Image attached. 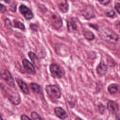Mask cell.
<instances>
[{
  "label": "cell",
  "instance_id": "cell-1",
  "mask_svg": "<svg viewBox=\"0 0 120 120\" xmlns=\"http://www.w3.org/2000/svg\"><path fill=\"white\" fill-rule=\"evenodd\" d=\"M0 87H2L1 89L2 90L3 93L5 94L6 97L8 98L11 102L16 105L20 103V98L17 92L14 91L10 88L5 87L3 84H2V86L1 85Z\"/></svg>",
  "mask_w": 120,
  "mask_h": 120
},
{
  "label": "cell",
  "instance_id": "cell-2",
  "mask_svg": "<svg viewBox=\"0 0 120 120\" xmlns=\"http://www.w3.org/2000/svg\"><path fill=\"white\" fill-rule=\"evenodd\" d=\"M45 90L48 95L54 98H60L61 93L59 89L54 85H48L45 87Z\"/></svg>",
  "mask_w": 120,
  "mask_h": 120
},
{
  "label": "cell",
  "instance_id": "cell-3",
  "mask_svg": "<svg viewBox=\"0 0 120 120\" xmlns=\"http://www.w3.org/2000/svg\"><path fill=\"white\" fill-rule=\"evenodd\" d=\"M99 35L103 39L108 42H116L118 39V36L114 32L110 30H104L100 32Z\"/></svg>",
  "mask_w": 120,
  "mask_h": 120
},
{
  "label": "cell",
  "instance_id": "cell-4",
  "mask_svg": "<svg viewBox=\"0 0 120 120\" xmlns=\"http://www.w3.org/2000/svg\"><path fill=\"white\" fill-rule=\"evenodd\" d=\"M0 76L8 85L10 87L15 86V84L13 78L10 73L7 70H2L0 72Z\"/></svg>",
  "mask_w": 120,
  "mask_h": 120
},
{
  "label": "cell",
  "instance_id": "cell-5",
  "mask_svg": "<svg viewBox=\"0 0 120 120\" xmlns=\"http://www.w3.org/2000/svg\"><path fill=\"white\" fill-rule=\"evenodd\" d=\"M51 24L56 29H60L63 24L62 20L61 17L56 15L52 14L50 17Z\"/></svg>",
  "mask_w": 120,
  "mask_h": 120
},
{
  "label": "cell",
  "instance_id": "cell-6",
  "mask_svg": "<svg viewBox=\"0 0 120 120\" xmlns=\"http://www.w3.org/2000/svg\"><path fill=\"white\" fill-rule=\"evenodd\" d=\"M19 11L26 20H30L33 18L34 15L31 10L24 5H21L19 7Z\"/></svg>",
  "mask_w": 120,
  "mask_h": 120
},
{
  "label": "cell",
  "instance_id": "cell-7",
  "mask_svg": "<svg viewBox=\"0 0 120 120\" xmlns=\"http://www.w3.org/2000/svg\"><path fill=\"white\" fill-rule=\"evenodd\" d=\"M50 72L53 77L60 78L62 76V71L60 68L55 64H52L50 66Z\"/></svg>",
  "mask_w": 120,
  "mask_h": 120
},
{
  "label": "cell",
  "instance_id": "cell-8",
  "mask_svg": "<svg viewBox=\"0 0 120 120\" xmlns=\"http://www.w3.org/2000/svg\"><path fill=\"white\" fill-rule=\"evenodd\" d=\"M22 63L24 68L27 73L33 75L36 74V70L34 67L28 60L23 59L22 60Z\"/></svg>",
  "mask_w": 120,
  "mask_h": 120
},
{
  "label": "cell",
  "instance_id": "cell-9",
  "mask_svg": "<svg viewBox=\"0 0 120 120\" xmlns=\"http://www.w3.org/2000/svg\"><path fill=\"white\" fill-rule=\"evenodd\" d=\"M54 112L56 115L61 119H65L68 117L67 112L63 108L60 107H57L55 108Z\"/></svg>",
  "mask_w": 120,
  "mask_h": 120
},
{
  "label": "cell",
  "instance_id": "cell-10",
  "mask_svg": "<svg viewBox=\"0 0 120 120\" xmlns=\"http://www.w3.org/2000/svg\"><path fill=\"white\" fill-rule=\"evenodd\" d=\"M83 15L87 19H90L94 16V12L93 9L90 7H86L82 11Z\"/></svg>",
  "mask_w": 120,
  "mask_h": 120
},
{
  "label": "cell",
  "instance_id": "cell-11",
  "mask_svg": "<svg viewBox=\"0 0 120 120\" xmlns=\"http://www.w3.org/2000/svg\"><path fill=\"white\" fill-rule=\"evenodd\" d=\"M16 82L19 88L26 94H28L30 93V90L27 84L20 79H16Z\"/></svg>",
  "mask_w": 120,
  "mask_h": 120
},
{
  "label": "cell",
  "instance_id": "cell-12",
  "mask_svg": "<svg viewBox=\"0 0 120 120\" xmlns=\"http://www.w3.org/2000/svg\"><path fill=\"white\" fill-rule=\"evenodd\" d=\"M108 109L112 112H116L119 109V105L117 103L113 101H109L107 105Z\"/></svg>",
  "mask_w": 120,
  "mask_h": 120
},
{
  "label": "cell",
  "instance_id": "cell-13",
  "mask_svg": "<svg viewBox=\"0 0 120 120\" xmlns=\"http://www.w3.org/2000/svg\"><path fill=\"white\" fill-rule=\"evenodd\" d=\"M107 70V68L106 66L102 63H100L97 68V73L100 75H105L106 74Z\"/></svg>",
  "mask_w": 120,
  "mask_h": 120
},
{
  "label": "cell",
  "instance_id": "cell-14",
  "mask_svg": "<svg viewBox=\"0 0 120 120\" xmlns=\"http://www.w3.org/2000/svg\"><path fill=\"white\" fill-rule=\"evenodd\" d=\"M108 90L111 94H116L120 91V86L117 84H111L108 86Z\"/></svg>",
  "mask_w": 120,
  "mask_h": 120
},
{
  "label": "cell",
  "instance_id": "cell-15",
  "mask_svg": "<svg viewBox=\"0 0 120 120\" xmlns=\"http://www.w3.org/2000/svg\"><path fill=\"white\" fill-rule=\"evenodd\" d=\"M28 55L32 62L37 67H38V68L39 67V61L36 55L34 52H30L28 53Z\"/></svg>",
  "mask_w": 120,
  "mask_h": 120
},
{
  "label": "cell",
  "instance_id": "cell-16",
  "mask_svg": "<svg viewBox=\"0 0 120 120\" xmlns=\"http://www.w3.org/2000/svg\"><path fill=\"white\" fill-rule=\"evenodd\" d=\"M59 8L60 11L63 13H66L68 11L69 8V5L67 0H65L64 1L61 2L59 5Z\"/></svg>",
  "mask_w": 120,
  "mask_h": 120
},
{
  "label": "cell",
  "instance_id": "cell-17",
  "mask_svg": "<svg viewBox=\"0 0 120 120\" xmlns=\"http://www.w3.org/2000/svg\"><path fill=\"white\" fill-rule=\"evenodd\" d=\"M67 26L68 30L70 32L75 30L77 28L75 22L72 19H69L68 21Z\"/></svg>",
  "mask_w": 120,
  "mask_h": 120
},
{
  "label": "cell",
  "instance_id": "cell-18",
  "mask_svg": "<svg viewBox=\"0 0 120 120\" xmlns=\"http://www.w3.org/2000/svg\"><path fill=\"white\" fill-rule=\"evenodd\" d=\"M31 89L36 93H39L40 92V86L36 83H31L30 84Z\"/></svg>",
  "mask_w": 120,
  "mask_h": 120
},
{
  "label": "cell",
  "instance_id": "cell-19",
  "mask_svg": "<svg viewBox=\"0 0 120 120\" xmlns=\"http://www.w3.org/2000/svg\"><path fill=\"white\" fill-rule=\"evenodd\" d=\"M84 36L85 38L89 40H92L94 38V35L92 32L90 31H86L84 32Z\"/></svg>",
  "mask_w": 120,
  "mask_h": 120
},
{
  "label": "cell",
  "instance_id": "cell-20",
  "mask_svg": "<svg viewBox=\"0 0 120 120\" xmlns=\"http://www.w3.org/2000/svg\"><path fill=\"white\" fill-rule=\"evenodd\" d=\"M14 27L15 28L20 29L22 30H25V26L23 25V24L18 21H14Z\"/></svg>",
  "mask_w": 120,
  "mask_h": 120
},
{
  "label": "cell",
  "instance_id": "cell-21",
  "mask_svg": "<svg viewBox=\"0 0 120 120\" xmlns=\"http://www.w3.org/2000/svg\"><path fill=\"white\" fill-rule=\"evenodd\" d=\"M31 118L34 120H42V118L36 112H32L31 114Z\"/></svg>",
  "mask_w": 120,
  "mask_h": 120
},
{
  "label": "cell",
  "instance_id": "cell-22",
  "mask_svg": "<svg viewBox=\"0 0 120 120\" xmlns=\"http://www.w3.org/2000/svg\"><path fill=\"white\" fill-rule=\"evenodd\" d=\"M0 11L2 13H5L7 11L6 7L1 3H0Z\"/></svg>",
  "mask_w": 120,
  "mask_h": 120
},
{
  "label": "cell",
  "instance_id": "cell-23",
  "mask_svg": "<svg viewBox=\"0 0 120 120\" xmlns=\"http://www.w3.org/2000/svg\"><path fill=\"white\" fill-rule=\"evenodd\" d=\"M98 0L100 4L104 5H107L110 1V0Z\"/></svg>",
  "mask_w": 120,
  "mask_h": 120
},
{
  "label": "cell",
  "instance_id": "cell-24",
  "mask_svg": "<svg viewBox=\"0 0 120 120\" xmlns=\"http://www.w3.org/2000/svg\"><path fill=\"white\" fill-rule=\"evenodd\" d=\"M115 15V12L113 10H111L106 13V15L109 17H113Z\"/></svg>",
  "mask_w": 120,
  "mask_h": 120
},
{
  "label": "cell",
  "instance_id": "cell-25",
  "mask_svg": "<svg viewBox=\"0 0 120 120\" xmlns=\"http://www.w3.org/2000/svg\"><path fill=\"white\" fill-rule=\"evenodd\" d=\"M115 8L119 14H120V3H117L115 5Z\"/></svg>",
  "mask_w": 120,
  "mask_h": 120
},
{
  "label": "cell",
  "instance_id": "cell-26",
  "mask_svg": "<svg viewBox=\"0 0 120 120\" xmlns=\"http://www.w3.org/2000/svg\"><path fill=\"white\" fill-rule=\"evenodd\" d=\"M5 24L7 27H10L11 26V23L10 21V20L8 19H6L5 20Z\"/></svg>",
  "mask_w": 120,
  "mask_h": 120
},
{
  "label": "cell",
  "instance_id": "cell-27",
  "mask_svg": "<svg viewBox=\"0 0 120 120\" xmlns=\"http://www.w3.org/2000/svg\"><path fill=\"white\" fill-rule=\"evenodd\" d=\"M31 119L29 118L28 116L25 114H23L21 116V120H30Z\"/></svg>",
  "mask_w": 120,
  "mask_h": 120
},
{
  "label": "cell",
  "instance_id": "cell-28",
  "mask_svg": "<svg viewBox=\"0 0 120 120\" xmlns=\"http://www.w3.org/2000/svg\"><path fill=\"white\" fill-rule=\"evenodd\" d=\"M30 27L31 29H32L34 30H37V26L35 24H31L30 25Z\"/></svg>",
  "mask_w": 120,
  "mask_h": 120
},
{
  "label": "cell",
  "instance_id": "cell-29",
  "mask_svg": "<svg viewBox=\"0 0 120 120\" xmlns=\"http://www.w3.org/2000/svg\"><path fill=\"white\" fill-rule=\"evenodd\" d=\"M5 2H6V3H9V2H10V0H3Z\"/></svg>",
  "mask_w": 120,
  "mask_h": 120
},
{
  "label": "cell",
  "instance_id": "cell-30",
  "mask_svg": "<svg viewBox=\"0 0 120 120\" xmlns=\"http://www.w3.org/2000/svg\"><path fill=\"white\" fill-rule=\"evenodd\" d=\"M2 117H1V116H0V120H2Z\"/></svg>",
  "mask_w": 120,
  "mask_h": 120
},
{
  "label": "cell",
  "instance_id": "cell-31",
  "mask_svg": "<svg viewBox=\"0 0 120 120\" xmlns=\"http://www.w3.org/2000/svg\"><path fill=\"white\" fill-rule=\"evenodd\" d=\"M119 27H120V22L119 23Z\"/></svg>",
  "mask_w": 120,
  "mask_h": 120
}]
</instances>
